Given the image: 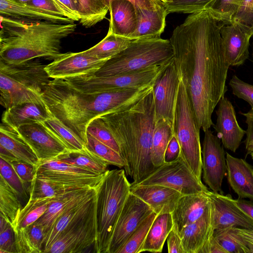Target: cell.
Here are the masks:
<instances>
[{
	"mask_svg": "<svg viewBox=\"0 0 253 253\" xmlns=\"http://www.w3.org/2000/svg\"><path fill=\"white\" fill-rule=\"evenodd\" d=\"M222 25L208 10H202L190 14L169 39L176 70L204 131L214 125L212 114L227 89L230 65L220 35Z\"/></svg>",
	"mask_w": 253,
	"mask_h": 253,
	"instance_id": "1",
	"label": "cell"
},
{
	"mask_svg": "<svg viewBox=\"0 0 253 253\" xmlns=\"http://www.w3.org/2000/svg\"><path fill=\"white\" fill-rule=\"evenodd\" d=\"M152 87L145 94L100 117L110 130L125 162L126 176L139 183L156 168L151 160L156 126Z\"/></svg>",
	"mask_w": 253,
	"mask_h": 253,
	"instance_id": "2",
	"label": "cell"
},
{
	"mask_svg": "<svg viewBox=\"0 0 253 253\" xmlns=\"http://www.w3.org/2000/svg\"><path fill=\"white\" fill-rule=\"evenodd\" d=\"M153 85L101 93H85L62 79L50 80L42 98L54 117L84 142L86 128L93 119L126 104L148 91Z\"/></svg>",
	"mask_w": 253,
	"mask_h": 253,
	"instance_id": "3",
	"label": "cell"
},
{
	"mask_svg": "<svg viewBox=\"0 0 253 253\" xmlns=\"http://www.w3.org/2000/svg\"><path fill=\"white\" fill-rule=\"evenodd\" d=\"M0 60L20 63L36 58L60 56L62 39L74 33V22L25 21L0 16Z\"/></svg>",
	"mask_w": 253,
	"mask_h": 253,
	"instance_id": "4",
	"label": "cell"
},
{
	"mask_svg": "<svg viewBox=\"0 0 253 253\" xmlns=\"http://www.w3.org/2000/svg\"><path fill=\"white\" fill-rule=\"evenodd\" d=\"M124 169L107 170L95 187L97 238L94 252L107 253L112 233L130 192Z\"/></svg>",
	"mask_w": 253,
	"mask_h": 253,
	"instance_id": "5",
	"label": "cell"
},
{
	"mask_svg": "<svg viewBox=\"0 0 253 253\" xmlns=\"http://www.w3.org/2000/svg\"><path fill=\"white\" fill-rule=\"evenodd\" d=\"M40 61L20 63L0 60V103L6 109L18 104L42 100L50 78Z\"/></svg>",
	"mask_w": 253,
	"mask_h": 253,
	"instance_id": "6",
	"label": "cell"
},
{
	"mask_svg": "<svg viewBox=\"0 0 253 253\" xmlns=\"http://www.w3.org/2000/svg\"><path fill=\"white\" fill-rule=\"evenodd\" d=\"M169 40L161 38L133 40L122 51L108 59L98 69L88 74L112 76L167 64L173 60Z\"/></svg>",
	"mask_w": 253,
	"mask_h": 253,
	"instance_id": "7",
	"label": "cell"
},
{
	"mask_svg": "<svg viewBox=\"0 0 253 253\" xmlns=\"http://www.w3.org/2000/svg\"><path fill=\"white\" fill-rule=\"evenodd\" d=\"M173 129L179 145L180 156L197 178L202 181L200 129L186 88L180 79L175 105Z\"/></svg>",
	"mask_w": 253,
	"mask_h": 253,
	"instance_id": "8",
	"label": "cell"
},
{
	"mask_svg": "<svg viewBox=\"0 0 253 253\" xmlns=\"http://www.w3.org/2000/svg\"><path fill=\"white\" fill-rule=\"evenodd\" d=\"M167 64L112 76L96 77L86 74L62 80L72 87L85 93L143 88L153 85L157 77Z\"/></svg>",
	"mask_w": 253,
	"mask_h": 253,
	"instance_id": "9",
	"label": "cell"
},
{
	"mask_svg": "<svg viewBox=\"0 0 253 253\" xmlns=\"http://www.w3.org/2000/svg\"><path fill=\"white\" fill-rule=\"evenodd\" d=\"M96 201L88 212L70 223L44 253H83L97 238Z\"/></svg>",
	"mask_w": 253,
	"mask_h": 253,
	"instance_id": "10",
	"label": "cell"
},
{
	"mask_svg": "<svg viewBox=\"0 0 253 253\" xmlns=\"http://www.w3.org/2000/svg\"><path fill=\"white\" fill-rule=\"evenodd\" d=\"M136 184L163 185L176 190L183 195L208 191L202 181L191 171L180 155L173 161L165 162Z\"/></svg>",
	"mask_w": 253,
	"mask_h": 253,
	"instance_id": "11",
	"label": "cell"
},
{
	"mask_svg": "<svg viewBox=\"0 0 253 253\" xmlns=\"http://www.w3.org/2000/svg\"><path fill=\"white\" fill-rule=\"evenodd\" d=\"M179 82L180 78L173 58L163 68L153 85L156 123L162 120H166L173 129Z\"/></svg>",
	"mask_w": 253,
	"mask_h": 253,
	"instance_id": "12",
	"label": "cell"
},
{
	"mask_svg": "<svg viewBox=\"0 0 253 253\" xmlns=\"http://www.w3.org/2000/svg\"><path fill=\"white\" fill-rule=\"evenodd\" d=\"M152 212L148 204L130 192L114 227L107 253H117L139 225Z\"/></svg>",
	"mask_w": 253,
	"mask_h": 253,
	"instance_id": "13",
	"label": "cell"
},
{
	"mask_svg": "<svg viewBox=\"0 0 253 253\" xmlns=\"http://www.w3.org/2000/svg\"><path fill=\"white\" fill-rule=\"evenodd\" d=\"M204 132L202 149L203 178L212 191L223 194L222 184L226 170L225 152L220 139L210 129Z\"/></svg>",
	"mask_w": 253,
	"mask_h": 253,
	"instance_id": "14",
	"label": "cell"
},
{
	"mask_svg": "<svg viewBox=\"0 0 253 253\" xmlns=\"http://www.w3.org/2000/svg\"><path fill=\"white\" fill-rule=\"evenodd\" d=\"M16 130L31 147L39 163L54 159L69 151L41 122L23 125Z\"/></svg>",
	"mask_w": 253,
	"mask_h": 253,
	"instance_id": "15",
	"label": "cell"
},
{
	"mask_svg": "<svg viewBox=\"0 0 253 253\" xmlns=\"http://www.w3.org/2000/svg\"><path fill=\"white\" fill-rule=\"evenodd\" d=\"M108 60L99 59L85 52L62 53L45 70L50 78L64 79L95 71Z\"/></svg>",
	"mask_w": 253,
	"mask_h": 253,
	"instance_id": "16",
	"label": "cell"
},
{
	"mask_svg": "<svg viewBox=\"0 0 253 253\" xmlns=\"http://www.w3.org/2000/svg\"><path fill=\"white\" fill-rule=\"evenodd\" d=\"M212 204L214 230L228 227L253 229V220L238 208L230 194L205 192Z\"/></svg>",
	"mask_w": 253,
	"mask_h": 253,
	"instance_id": "17",
	"label": "cell"
},
{
	"mask_svg": "<svg viewBox=\"0 0 253 253\" xmlns=\"http://www.w3.org/2000/svg\"><path fill=\"white\" fill-rule=\"evenodd\" d=\"M220 35L230 66L242 65L249 56L250 41L253 31L236 23L221 26Z\"/></svg>",
	"mask_w": 253,
	"mask_h": 253,
	"instance_id": "18",
	"label": "cell"
},
{
	"mask_svg": "<svg viewBox=\"0 0 253 253\" xmlns=\"http://www.w3.org/2000/svg\"><path fill=\"white\" fill-rule=\"evenodd\" d=\"M218 103V107L216 111V122L212 126L217 132V136L221 140L223 146L235 152L246 133V130L239 126L234 108L225 95Z\"/></svg>",
	"mask_w": 253,
	"mask_h": 253,
	"instance_id": "19",
	"label": "cell"
},
{
	"mask_svg": "<svg viewBox=\"0 0 253 253\" xmlns=\"http://www.w3.org/2000/svg\"><path fill=\"white\" fill-rule=\"evenodd\" d=\"M130 192L148 204L158 214L171 213L183 195L176 190L161 185L131 184Z\"/></svg>",
	"mask_w": 253,
	"mask_h": 253,
	"instance_id": "20",
	"label": "cell"
},
{
	"mask_svg": "<svg viewBox=\"0 0 253 253\" xmlns=\"http://www.w3.org/2000/svg\"><path fill=\"white\" fill-rule=\"evenodd\" d=\"M214 231L212 204L210 199L209 206L203 216L178 233L184 253H199L213 236Z\"/></svg>",
	"mask_w": 253,
	"mask_h": 253,
	"instance_id": "21",
	"label": "cell"
},
{
	"mask_svg": "<svg viewBox=\"0 0 253 253\" xmlns=\"http://www.w3.org/2000/svg\"><path fill=\"white\" fill-rule=\"evenodd\" d=\"M53 115L42 99L18 104L5 110L2 123L17 129L23 125L43 122Z\"/></svg>",
	"mask_w": 253,
	"mask_h": 253,
	"instance_id": "22",
	"label": "cell"
},
{
	"mask_svg": "<svg viewBox=\"0 0 253 253\" xmlns=\"http://www.w3.org/2000/svg\"><path fill=\"white\" fill-rule=\"evenodd\" d=\"M209 203L210 199L205 192L182 195L171 213L174 228L179 233L184 227L199 219Z\"/></svg>",
	"mask_w": 253,
	"mask_h": 253,
	"instance_id": "23",
	"label": "cell"
},
{
	"mask_svg": "<svg viewBox=\"0 0 253 253\" xmlns=\"http://www.w3.org/2000/svg\"><path fill=\"white\" fill-rule=\"evenodd\" d=\"M227 180L239 198L253 201V167L245 160L226 152Z\"/></svg>",
	"mask_w": 253,
	"mask_h": 253,
	"instance_id": "24",
	"label": "cell"
},
{
	"mask_svg": "<svg viewBox=\"0 0 253 253\" xmlns=\"http://www.w3.org/2000/svg\"><path fill=\"white\" fill-rule=\"evenodd\" d=\"M137 19L135 30L128 38L132 40L161 38L169 14L165 3L156 10L135 8Z\"/></svg>",
	"mask_w": 253,
	"mask_h": 253,
	"instance_id": "25",
	"label": "cell"
},
{
	"mask_svg": "<svg viewBox=\"0 0 253 253\" xmlns=\"http://www.w3.org/2000/svg\"><path fill=\"white\" fill-rule=\"evenodd\" d=\"M0 16L18 20L47 21L55 23L74 22L68 18L60 16L44 9L16 0H0Z\"/></svg>",
	"mask_w": 253,
	"mask_h": 253,
	"instance_id": "26",
	"label": "cell"
},
{
	"mask_svg": "<svg viewBox=\"0 0 253 253\" xmlns=\"http://www.w3.org/2000/svg\"><path fill=\"white\" fill-rule=\"evenodd\" d=\"M109 11L110 18L108 31L129 38L137 26L133 4L127 0H114L109 3Z\"/></svg>",
	"mask_w": 253,
	"mask_h": 253,
	"instance_id": "27",
	"label": "cell"
},
{
	"mask_svg": "<svg viewBox=\"0 0 253 253\" xmlns=\"http://www.w3.org/2000/svg\"><path fill=\"white\" fill-rule=\"evenodd\" d=\"M0 147L17 159L34 167L39 163L37 156L17 130L2 123L0 126Z\"/></svg>",
	"mask_w": 253,
	"mask_h": 253,
	"instance_id": "28",
	"label": "cell"
},
{
	"mask_svg": "<svg viewBox=\"0 0 253 253\" xmlns=\"http://www.w3.org/2000/svg\"><path fill=\"white\" fill-rule=\"evenodd\" d=\"M173 227L171 213L157 214L138 253L162 252L165 242Z\"/></svg>",
	"mask_w": 253,
	"mask_h": 253,
	"instance_id": "29",
	"label": "cell"
},
{
	"mask_svg": "<svg viewBox=\"0 0 253 253\" xmlns=\"http://www.w3.org/2000/svg\"><path fill=\"white\" fill-rule=\"evenodd\" d=\"M17 253H43L44 228L36 222L14 230Z\"/></svg>",
	"mask_w": 253,
	"mask_h": 253,
	"instance_id": "30",
	"label": "cell"
},
{
	"mask_svg": "<svg viewBox=\"0 0 253 253\" xmlns=\"http://www.w3.org/2000/svg\"><path fill=\"white\" fill-rule=\"evenodd\" d=\"M94 188H95L72 190L56 196L49 205L44 214L36 221L43 227L45 235L55 219L69 205Z\"/></svg>",
	"mask_w": 253,
	"mask_h": 253,
	"instance_id": "31",
	"label": "cell"
},
{
	"mask_svg": "<svg viewBox=\"0 0 253 253\" xmlns=\"http://www.w3.org/2000/svg\"><path fill=\"white\" fill-rule=\"evenodd\" d=\"M54 159L85 169L99 175L104 173L107 170L108 165L105 161L86 147L80 150L67 151Z\"/></svg>",
	"mask_w": 253,
	"mask_h": 253,
	"instance_id": "32",
	"label": "cell"
},
{
	"mask_svg": "<svg viewBox=\"0 0 253 253\" xmlns=\"http://www.w3.org/2000/svg\"><path fill=\"white\" fill-rule=\"evenodd\" d=\"M132 40L109 31L100 42L84 50L85 53L99 59L108 60L126 49Z\"/></svg>",
	"mask_w": 253,
	"mask_h": 253,
	"instance_id": "33",
	"label": "cell"
},
{
	"mask_svg": "<svg viewBox=\"0 0 253 253\" xmlns=\"http://www.w3.org/2000/svg\"><path fill=\"white\" fill-rule=\"evenodd\" d=\"M173 135V127L168 121L162 120L156 123L151 146V160L156 168L165 163V151Z\"/></svg>",
	"mask_w": 253,
	"mask_h": 253,
	"instance_id": "34",
	"label": "cell"
},
{
	"mask_svg": "<svg viewBox=\"0 0 253 253\" xmlns=\"http://www.w3.org/2000/svg\"><path fill=\"white\" fill-rule=\"evenodd\" d=\"M55 197L29 198L12 224L13 230L24 228L37 221L44 214L49 205Z\"/></svg>",
	"mask_w": 253,
	"mask_h": 253,
	"instance_id": "35",
	"label": "cell"
},
{
	"mask_svg": "<svg viewBox=\"0 0 253 253\" xmlns=\"http://www.w3.org/2000/svg\"><path fill=\"white\" fill-rule=\"evenodd\" d=\"M20 197L18 193L0 176V215L11 226L22 209Z\"/></svg>",
	"mask_w": 253,
	"mask_h": 253,
	"instance_id": "36",
	"label": "cell"
},
{
	"mask_svg": "<svg viewBox=\"0 0 253 253\" xmlns=\"http://www.w3.org/2000/svg\"><path fill=\"white\" fill-rule=\"evenodd\" d=\"M42 123L69 151L80 150L85 147L84 141L54 116Z\"/></svg>",
	"mask_w": 253,
	"mask_h": 253,
	"instance_id": "37",
	"label": "cell"
},
{
	"mask_svg": "<svg viewBox=\"0 0 253 253\" xmlns=\"http://www.w3.org/2000/svg\"><path fill=\"white\" fill-rule=\"evenodd\" d=\"M80 24L90 28L102 21L109 11V7L102 0H79Z\"/></svg>",
	"mask_w": 253,
	"mask_h": 253,
	"instance_id": "38",
	"label": "cell"
},
{
	"mask_svg": "<svg viewBox=\"0 0 253 253\" xmlns=\"http://www.w3.org/2000/svg\"><path fill=\"white\" fill-rule=\"evenodd\" d=\"M85 147L92 153L105 161L119 168H124L125 162L120 153L86 133L84 141Z\"/></svg>",
	"mask_w": 253,
	"mask_h": 253,
	"instance_id": "39",
	"label": "cell"
},
{
	"mask_svg": "<svg viewBox=\"0 0 253 253\" xmlns=\"http://www.w3.org/2000/svg\"><path fill=\"white\" fill-rule=\"evenodd\" d=\"M157 214L153 211L146 217L117 253H138Z\"/></svg>",
	"mask_w": 253,
	"mask_h": 253,
	"instance_id": "40",
	"label": "cell"
},
{
	"mask_svg": "<svg viewBox=\"0 0 253 253\" xmlns=\"http://www.w3.org/2000/svg\"><path fill=\"white\" fill-rule=\"evenodd\" d=\"M243 0H213L206 10L220 23L231 24Z\"/></svg>",
	"mask_w": 253,
	"mask_h": 253,
	"instance_id": "41",
	"label": "cell"
},
{
	"mask_svg": "<svg viewBox=\"0 0 253 253\" xmlns=\"http://www.w3.org/2000/svg\"><path fill=\"white\" fill-rule=\"evenodd\" d=\"M82 189L70 188L61 184L40 179L34 176L30 187L29 198L51 197L70 191Z\"/></svg>",
	"mask_w": 253,
	"mask_h": 253,
	"instance_id": "42",
	"label": "cell"
},
{
	"mask_svg": "<svg viewBox=\"0 0 253 253\" xmlns=\"http://www.w3.org/2000/svg\"><path fill=\"white\" fill-rule=\"evenodd\" d=\"M86 133L120 154L117 142L100 117H96L90 122L87 126Z\"/></svg>",
	"mask_w": 253,
	"mask_h": 253,
	"instance_id": "43",
	"label": "cell"
},
{
	"mask_svg": "<svg viewBox=\"0 0 253 253\" xmlns=\"http://www.w3.org/2000/svg\"><path fill=\"white\" fill-rule=\"evenodd\" d=\"M213 236L227 253H245L240 236L233 227L214 230Z\"/></svg>",
	"mask_w": 253,
	"mask_h": 253,
	"instance_id": "44",
	"label": "cell"
},
{
	"mask_svg": "<svg viewBox=\"0 0 253 253\" xmlns=\"http://www.w3.org/2000/svg\"><path fill=\"white\" fill-rule=\"evenodd\" d=\"M213 0H172L165 3L168 13L192 14L206 10Z\"/></svg>",
	"mask_w": 253,
	"mask_h": 253,
	"instance_id": "45",
	"label": "cell"
},
{
	"mask_svg": "<svg viewBox=\"0 0 253 253\" xmlns=\"http://www.w3.org/2000/svg\"><path fill=\"white\" fill-rule=\"evenodd\" d=\"M0 176L19 194L20 197H27L28 189L11 165L0 158Z\"/></svg>",
	"mask_w": 253,
	"mask_h": 253,
	"instance_id": "46",
	"label": "cell"
},
{
	"mask_svg": "<svg viewBox=\"0 0 253 253\" xmlns=\"http://www.w3.org/2000/svg\"><path fill=\"white\" fill-rule=\"evenodd\" d=\"M27 3L41 8L52 14L65 17L71 20V11L59 0H31Z\"/></svg>",
	"mask_w": 253,
	"mask_h": 253,
	"instance_id": "47",
	"label": "cell"
},
{
	"mask_svg": "<svg viewBox=\"0 0 253 253\" xmlns=\"http://www.w3.org/2000/svg\"><path fill=\"white\" fill-rule=\"evenodd\" d=\"M229 85L233 93L249 103L253 110V85L244 82L236 75L230 80Z\"/></svg>",
	"mask_w": 253,
	"mask_h": 253,
	"instance_id": "48",
	"label": "cell"
},
{
	"mask_svg": "<svg viewBox=\"0 0 253 253\" xmlns=\"http://www.w3.org/2000/svg\"><path fill=\"white\" fill-rule=\"evenodd\" d=\"M231 23L239 24L253 31V0H243Z\"/></svg>",
	"mask_w": 253,
	"mask_h": 253,
	"instance_id": "49",
	"label": "cell"
},
{
	"mask_svg": "<svg viewBox=\"0 0 253 253\" xmlns=\"http://www.w3.org/2000/svg\"><path fill=\"white\" fill-rule=\"evenodd\" d=\"M8 163L11 165L26 186L29 184L30 187L35 176V167L17 159H13Z\"/></svg>",
	"mask_w": 253,
	"mask_h": 253,
	"instance_id": "50",
	"label": "cell"
},
{
	"mask_svg": "<svg viewBox=\"0 0 253 253\" xmlns=\"http://www.w3.org/2000/svg\"><path fill=\"white\" fill-rule=\"evenodd\" d=\"M0 253H17L15 233L11 225L0 231Z\"/></svg>",
	"mask_w": 253,
	"mask_h": 253,
	"instance_id": "51",
	"label": "cell"
},
{
	"mask_svg": "<svg viewBox=\"0 0 253 253\" xmlns=\"http://www.w3.org/2000/svg\"><path fill=\"white\" fill-rule=\"evenodd\" d=\"M246 118L248 127L246 130V138L245 140L247 155L253 151V110L251 109L246 113H242Z\"/></svg>",
	"mask_w": 253,
	"mask_h": 253,
	"instance_id": "52",
	"label": "cell"
},
{
	"mask_svg": "<svg viewBox=\"0 0 253 253\" xmlns=\"http://www.w3.org/2000/svg\"><path fill=\"white\" fill-rule=\"evenodd\" d=\"M167 241L169 253H184L181 238L173 227L168 236Z\"/></svg>",
	"mask_w": 253,
	"mask_h": 253,
	"instance_id": "53",
	"label": "cell"
},
{
	"mask_svg": "<svg viewBox=\"0 0 253 253\" xmlns=\"http://www.w3.org/2000/svg\"><path fill=\"white\" fill-rule=\"evenodd\" d=\"M114 0H102L109 7L110 2ZM130 1L135 8H142L148 10H156L161 7L164 2L159 0H127Z\"/></svg>",
	"mask_w": 253,
	"mask_h": 253,
	"instance_id": "54",
	"label": "cell"
},
{
	"mask_svg": "<svg viewBox=\"0 0 253 253\" xmlns=\"http://www.w3.org/2000/svg\"><path fill=\"white\" fill-rule=\"evenodd\" d=\"M180 156V147L176 137L173 135L167 147L164 157L165 162H170Z\"/></svg>",
	"mask_w": 253,
	"mask_h": 253,
	"instance_id": "55",
	"label": "cell"
},
{
	"mask_svg": "<svg viewBox=\"0 0 253 253\" xmlns=\"http://www.w3.org/2000/svg\"><path fill=\"white\" fill-rule=\"evenodd\" d=\"M199 253H227L212 236L202 247Z\"/></svg>",
	"mask_w": 253,
	"mask_h": 253,
	"instance_id": "56",
	"label": "cell"
},
{
	"mask_svg": "<svg viewBox=\"0 0 253 253\" xmlns=\"http://www.w3.org/2000/svg\"><path fill=\"white\" fill-rule=\"evenodd\" d=\"M236 205L253 220V202L244 199L234 200Z\"/></svg>",
	"mask_w": 253,
	"mask_h": 253,
	"instance_id": "57",
	"label": "cell"
},
{
	"mask_svg": "<svg viewBox=\"0 0 253 253\" xmlns=\"http://www.w3.org/2000/svg\"><path fill=\"white\" fill-rule=\"evenodd\" d=\"M234 231L247 241L253 244V229L233 227Z\"/></svg>",
	"mask_w": 253,
	"mask_h": 253,
	"instance_id": "58",
	"label": "cell"
},
{
	"mask_svg": "<svg viewBox=\"0 0 253 253\" xmlns=\"http://www.w3.org/2000/svg\"><path fill=\"white\" fill-rule=\"evenodd\" d=\"M76 8L79 9V0H72ZM79 11V10H78Z\"/></svg>",
	"mask_w": 253,
	"mask_h": 253,
	"instance_id": "59",
	"label": "cell"
},
{
	"mask_svg": "<svg viewBox=\"0 0 253 253\" xmlns=\"http://www.w3.org/2000/svg\"><path fill=\"white\" fill-rule=\"evenodd\" d=\"M18 1L24 2V3H28L31 0H16Z\"/></svg>",
	"mask_w": 253,
	"mask_h": 253,
	"instance_id": "60",
	"label": "cell"
},
{
	"mask_svg": "<svg viewBox=\"0 0 253 253\" xmlns=\"http://www.w3.org/2000/svg\"><path fill=\"white\" fill-rule=\"evenodd\" d=\"M160 1H162L165 3H167V2H170L171 1H172V0H159Z\"/></svg>",
	"mask_w": 253,
	"mask_h": 253,
	"instance_id": "61",
	"label": "cell"
},
{
	"mask_svg": "<svg viewBox=\"0 0 253 253\" xmlns=\"http://www.w3.org/2000/svg\"><path fill=\"white\" fill-rule=\"evenodd\" d=\"M252 157V158L253 159V151L250 154Z\"/></svg>",
	"mask_w": 253,
	"mask_h": 253,
	"instance_id": "62",
	"label": "cell"
}]
</instances>
